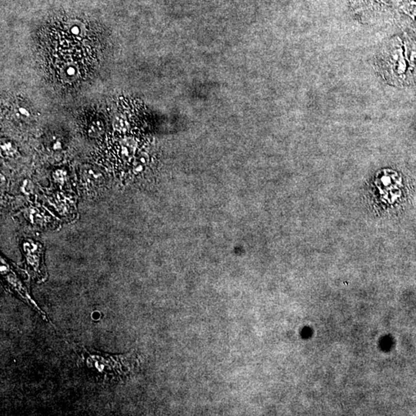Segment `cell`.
<instances>
[{"label":"cell","mask_w":416,"mask_h":416,"mask_svg":"<svg viewBox=\"0 0 416 416\" xmlns=\"http://www.w3.org/2000/svg\"><path fill=\"white\" fill-rule=\"evenodd\" d=\"M83 181L90 186H96L101 185L104 176L100 169L92 166L85 167L82 171Z\"/></svg>","instance_id":"6da1fadb"},{"label":"cell","mask_w":416,"mask_h":416,"mask_svg":"<svg viewBox=\"0 0 416 416\" xmlns=\"http://www.w3.org/2000/svg\"><path fill=\"white\" fill-rule=\"evenodd\" d=\"M357 1L362 2L364 7L374 8L373 10L383 11V6H390L392 4L397 3L400 0H357Z\"/></svg>","instance_id":"7a4b0ae2"},{"label":"cell","mask_w":416,"mask_h":416,"mask_svg":"<svg viewBox=\"0 0 416 416\" xmlns=\"http://www.w3.org/2000/svg\"><path fill=\"white\" fill-rule=\"evenodd\" d=\"M147 161H148V158H147V156H146V155H140V156H139V157L134 161V171L137 173H140V172L143 171L146 165H147Z\"/></svg>","instance_id":"277c9868"},{"label":"cell","mask_w":416,"mask_h":416,"mask_svg":"<svg viewBox=\"0 0 416 416\" xmlns=\"http://www.w3.org/2000/svg\"><path fill=\"white\" fill-rule=\"evenodd\" d=\"M19 114L23 116V117H28L30 116V113H29L28 110L27 109H25V108H19Z\"/></svg>","instance_id":"ba28073f"},{"label":"cell","mask_w":416,"mask_h":416,"mask_svg":"<svg viewBox=\"0 0 416 416\" xmlns=\"http://www.w3.org/2000/svg\"><path fill=\"white\" fill-rule=\"evenodd\" d=\"M68 74H70V75H72V74H74V68H70L69 70H67Z\"/></svg>","instance_id":"9c48e42d"},{"label":"cell","mask_w":416,"mask_h":416,"mask_svg":"<svg viewBox=\"0 0 416 416\" xmlns=\"http://www.w3.org/2000/svg\"><path fill=\"white\" fill-rule=\"evenodd\" d=\"M135 144L133 139H125L121 143V154L125 158H130L134 154Z\"/></svg>","instance_id":"3957f363"},{"label":"cell","mask_w":416,"mask_h":416,"mask_svg":"<svg viewBox=\"0 0 416 416\" xmlns=\"http://www.w3.org/2000/svg\"><path fill=\"white\" fill-rule=\"evenodd\" d=\"M32 189H33V185H32V182L31 181H28V180H26L23 182V186H22V190H23V192L26 193V194H30V193L32 192Z\"/></svg>","instance_id":"5b68a950"},{"label":"cell","mask_w":416,"mask_h":416,"mask_svg":"<svg viewBox=\"0 0 416 416\" xmlns=\"http://www.w3.org/2000/svg\"><path fill=\"white\" fill-rule=\"evenodd\" d=\"M54 177L55 179L59 182H63L64 177H66V173H64L62 170H57L54 174Z\"/></svg>","instance_id":"8992f818"},{"label":"cell","mask_w":416,"mask_h":416,"mask_svg":"<svg viewBox=\"0 0 416 416\" xmlns=\"http://www.w3.org/2000/svg\"><path fill=\"white\" fill-rule=\"evenodd\" d=\"M2 151L4 152L7 154L8 155L12 154H14V150L13 149V146L11 145V143H5L4 145H2Z\"/></svg>","instance_id":"52a82bcc"}]
</instances>
